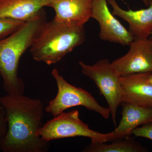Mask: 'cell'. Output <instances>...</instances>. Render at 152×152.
Returning a JSON list of instances; mask_svg holds the SVG:
<instances>
[{
	"instance_id": "obj_1",
	"label": "cell",
	"mask_w": 152,
	"mask_h": 152,
	"mask_svg": "<svg viewBox=\"0 0 152 152\" xmlns=\"http://www.w3.org/2000/svg\"><path fill=\"white\" fill-rule=\"evenodd\" d=\"M8 122L7 135L0 144L4 152H47L50 142L37 135L42 126L45 107L39 99L24 95L8 94L0 97Z\"/></svg>"
},
{
	"instance_id": "obj_2",
	"label": "cell",
	"mask_w": 152,
	"mask_h": 152,
	"mask_svg": "<svg viewBox=\"0 0 152 152\" xmlns=\"http://www.w3.org/2000/svg\"><path fill=\"white\" fill-rule=\"evenodd\" d=\"M45 22L42 12L37 16L25 22L12 34L0 40V75L3 89L7 94H24V83L18 75L20 59L31 46Z\"/></svg>"
},
{
	"instance_id": "obj_3",
	"label": "cell",
	"mask_w": 152,
	"mask_h": 152,
	"mask_svg": "<svg viewBox=\"0 0 152 152\" xmlns=\"http://www.w3.org/2000/svg\"><path fill=\"white\" fill-rule=\"evenodd\" d=\"M85 39L84 26L60 23L54 18L42 26L30 52L34 60L51 65L82 45Z\"/></svg>"
},
{
	"instance_id": "obj_4",
	"label": "cell",
	"mask_w": 152,
	"mask_h": 152,
	"mask_svg": "<svg viewBox=\"0 0 152 152\" xmlns=\"http://www.w3.org/2000/svg\"><path fill=\"white\" fill-rule=\"evenodd\" d=\"M37 135L46 141L82 137L91 139V143L108 142L113 139V132L107 134L91 129L80 119L79 112L75 110L59 114L42 125Z\"/></svg>"
},
{
	"instance_id": "obj_5",
	"label": "cell",
	"mask_w": 152,
	"mask_h": 152,
	"mask_svg": "<svg viewBox=\"0 0 152 152\" xmlns=\"http://www.w3.org/2000/svg\"><path fill=\"white\" fill-rule=\"evenodd\" d=\"M51 74L56 83L58 92L45 107V111L56 117L70 108L83 106L106 119L110 117V109L100 105L88 92L69 83L57 69H53Z\"/></svg>"
},
{
	"instance_id": "obj_6",
	"label": "cell",
	"mask_w": 152,
	"mask_h": 152,
	"mask_svg": "<svg viewBox=\"0 0 152 152\" xmlns=\"http://www.w3.org/2000/svg\"><path fill=\"white\" fill-rule=\"evenodd\" d=\"M79 64L82 74L94 82L101 95L105 99L113 122L116 126L117 111L121 104V76L108 59L99 60L92 65L83 61H80Z\"/></svg>"
},
{
	"instance_id": "obj_7",
	"label": "cell",
	"mask_w": 152,
	"mask_h": 152,
	"mask_svg": "<svg viewBox=\"0 0 152 152\" xmlns=\"http://www.w3.org/2000/svg\"><path fill=\"white\" fill-rule=\"evenodd\" d=\"M91 18L100 26L99 37L102 40L129 46L134 40L132 34L110 11L107 0H93Z\"/></svg>"
},
{
	"instance_id": "obj_8",
	"label": "cell",
	"mask_w": 152,
	"mask_h": 152,
	"mask_svg": "<svg viewBox=\"0 0 152 152\" xmlns=\"http://www.w3.org/2000/svg\"><path fill=\"white\" fill-rule=\"evenodd\" d=\"M129 51L112 64L120 76L152 72V39H134Z\"/></svg>"
},
{
	"instance_id": "obj_9",
	"label": "cell",
	"mask_w": 152,
	"mask_h": 152,
	"mask_svg": "<svg viewBox=\"0 0 152 152\" xmlns=\"http://www.w3.org/2000/svg\"><path fill=\"white\" fill-rule=\"evenodd\" d=\"M152 72L121 76V103L152 107V85L149 79Z\"/></svg>"
},
{
	"instance_id": "obj_10",
	"label": "cell",
	"mask_w": 152,
	"mask_h": 152,
	"mask_svg": "<svg viewBox=\"0 0 152 152\" xmlns=\"http://www.w3.org/2000/svg\"><path fill=\"white\" fill-rule=\"evenodd\" d=\"M113 8L112 13L128 23L129 31L134 39H146L152 32V0L148 7L137 10L122 9L116 0H107Z\"/></svg>"
},
{
	"instance_id": "obj_11",
	"label": "cell",
	"mask_w": 152,
	"mask_h": 152,
	"mask_svg": "<svg viewBox=\"0 0 152 152\" xmlns=\"http://www.w3.org/2000/svg\"><path fill=\"white\" fill-rule=\"evenodd\" d=\"M93 0H53L48 6L54 10L55 20L67 24L84 26L91 16Z\"/></svg>"
},
{
	"instance_id": "obj_12",
	"label": "cell",
	"mask_w": 152,
	"mask_h": 152,
	"mask_svg": "<svg viewBox=\"0 0 152 152\" xmlns=\"http://www.w3.org/2000/svg\"><path fill=\"white\" fill-rule=\"evenodd\" d=\"M121 106L122 108L121 119L113 132V140L130 136L133 130L140 126L152 124V107L126 103H122Z\"/></svg>"
},
{
	"instance_id": "obj_13",
	"label": "cell",
	"mask_w": 152,
	"mask_h": 152,
	"mask_svg": "<svg viewBox=\"0 0 152 152\" xmlns=\"http://www.w3.org/2000/svg\"><path fill=\"white\" fill-rule=\"evenodd\" d=\"M53 0H0V18L26 22L42 12Z\"/></svg>"
},
{
	"instance_id": "obj_14",
	"label": "cell",
	"mask_w": 152,
	"mask_h": 152,
	"mask_svg": "<svg viewBox=\"0 0 152 152\" xmlns=\"http://www.w3.org/2000/svg\"><path fill=\"white\" fill-rule=\"evenodd\" d=\"M110 144L91 143L83 149L84 152H145L148 150L130 136L117 139Z\"/></svg>"
},
{
	"instance_id": "obj_15",
	"label": "cell",
	"mask_w": 152,
	"mask_h": 152,
	"mask_svg": "<svg viewBox=\"0 0 152 152\" xmlns=\"http://www.w3.org/2000/svg\"><path fill=\"white\" fill-rule=\"evenodd\" d=\"M25 22L12 19L0 18V40L15 31Z\"/></svg>"
},
{
	"instance_id": "obj_16",
	"label": "cell",
	"mask_w": 152,
	"mask_h": 152,
	"mask_svg": "<svg viewBox=\"0 0 152 152\" xmlns=\"http://www.w3.org/2000/svg\"><path fill=\"white\" fill-rule=\"evenodd\" d=\"M132 134L135 137L145 138L152 140V124L140 126L134 129Z\"/></svg>"
},
{
	"instance_id": "obj_17",
	"label": "cell",
	"mask_w": 152,
	"mask_h": 152,
	"mask_svg": "<svg viewBox=\"0 0 152 152\" xmlns=\"http://www.w3.org/2000/svg\"><path fill=\"white\" fill-rule=\"evenodd\" d=\"M8 131V122L5 111L0 105V144L7 135Z\"/></svg>"
},
{
	"instance_id": "obj_18",
	"label": "cell",
	"mask_w": 152,
	"mask_h": 152,
	"mask_svg": "<svg viewBox=\"0 0 152 152\" xmlns=\"http://www.w3.org/2000/svg\"><path fill=\"white\" fill-rule=\"evenodd\" d=\"M141 1L144 3L145 5L147 7H148L149 4V0H141Z\"/></svg>"
},
{
	"instance_id": "obj_19",
	"label": "cell",
	"mask_w": 152,
	"mask_h": 152,
	"mask_svg": "<svg viewBox=\"0 0 152 152\" xmlns=\"http://www.w3.org/2000/svg\"><path fill=\"white\" fill-rule=\"evenodd\" d=\"M149 80L150 83L152 85V73L150 75Z\"/></svg>"
},
{
	"instance_id": "obj_20",
	"label": "cell",
	"mask_w": 152,
	"mask_h": 152,
	"mask_svg": "<svg viewBox=\"0 0 152 152\" xmlns=\"http://www.w3.org/2000/svg\"><path fill=\"white\" fill-rule=\"evenodd\" d=\"M149 38L150 39H152V32L151 33V36H150Z\"/></svg>"
}]
</instances>
